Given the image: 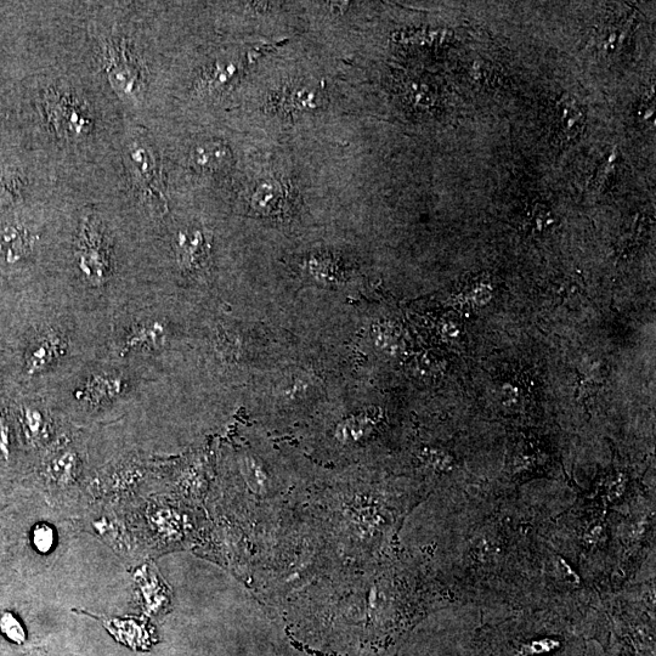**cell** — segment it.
Returning a JSON list of instances; mask_svg holds the SVG:
<instances>
[{"instance_id":"1","label":"cell","mask_w":656,"mask_h":656,"mask_svg":"<svg viewBox=\"0 0 656 656\" xmlns=\"http://www.w3.org/2000/svg\"><path fill=\"white\" fill-rule=\"evenodd\" d=\"M79 248V268L86 280L93 286L104 285L109 273V263L93 229H84V240Z\"/></svg>"},{"instance_id":"2","label":"cell","mask_w":656,"mask_h":656,"mask_svg":"<svg viewBox=\"0 0 656 656\" xmlns=\"http://www.w3.org/2000/svg\"><path fill=\"white\" fill-rule=\"evenodd\" d=\"M124 389L122 377L115 375H99L90 378L84 386L77 390L76 397L90 404L120 397Z\"/></svg>"},{"instance_id":"3","label":"cell","mask_w":656,"mask_h":656,"mask_svg":"<svg viewBox=\"0 0 656 656\" xmlns=\"http://www.w3.org/2000/svg\"><path fill=\"white\" fill-rule=\"evenodd\" d=\"M64 343L56 335L44 336L35 343L27 354L26 372L27 375H36L42 372L53 363L62 353H64Z\"/></svg>"},{"instance_id":"4","label":"cell","mask_w":656,"mask_h":656,"mask_svg":"<svg viewBox=\"0 0 656 656\" xmlns=\"http://www.w3.org/2000/svg\"><path fill=\"white\" fill-rule=\"evenodd\" d=\"M30 240L24 231L8 228L0 233V270L15 267L26 257Z\"/></svg>"},{"instance_id":"5","label":"cell","mask_w":656,"mask_h":656,"mask_svg":"<svg viewBox=\"0 0 656 656\" xmlns=\"http://www.w3.org/2000/svg\"><path fill=\"white\" fill-rule=\"evenodd\" d=\"M554 120V129L565 139H575L584 129V111L574 99L565 98L559 101Z\"/></svg>"},{"instance_id":"6","label":"cell","mask_w":656,"mask_h":656,"mask_svg":"<svg viewBox=\"0 0 656 656\" xmlns=\"http://www.w3.org/2000/svg\"><path fill=\"white\" fill-rule=\"evenodd\" d=\"M166 342V327L160 321L147 322L130 333L124 341L121 355L137 349L158 348Z\"/></svg>"},{"instance_id":"7","label":"cell","mask_w":656,"mask_h":656,"mask_svg":"<svg viewBox=\"0 0 656 656\" xmlns=\"http://www.w3.org/2000/svg\"><path fill=\"white\" fill-rule=\"evenodd\" d=\"M192 161L202 171H218L229 163L230 152L223 144H206L195 149Z\"/></svg>"},{"instance_id":"8","label":"cell","mask_w":656,"mask_h":656,"mask_svg":"<svg viewBox=\"0 0 656 656\" xmlns=\"http://www.w3.org/2000/svg\"><path fill=\"white\" fill-rule=\"evenodd\" d=\"M203 247V236L199 231L192 235L179 234L178 260L180 267L191 269L199 260Z\"/></svg>"},{"instance_id":"9","label":"cell","mask_w":656,"mask_h":656,"mask_svg":"<svg viewBox=\"0 0 656 656\" xmlns=\"http://www.w3.org/2000/svg\"><path fill=\"white\" fill-rule=\"evenodd\" d=\"M77 457L73 452H64L49 465V473L58 482L66 483L75 477Z\"/></svg>"},{"instance_id":"10","label":"cell","mask_w":656,"mask_h":656,"mask_svg":"<svg viewBox=\"0 0 656 656\" xmlns=\"http://www.w3.org/2000/svg\"><path fill=\"white\" fill-rule=\"evenodd\" d=\"M0 632L11 642L22 644L26 641L24 626L21 625L20 620L11 612L0 614Z\"/></svg>"},{"instance_id":"11","label":"cell","mask_w":656,"mask_h":656,"mask_svg":"<svg viewBox=\"0 0 656 656\" xmlns=\"http://www.w3.org/2000/svg\"><path fill=\"white\" fill-rule=\"evenodd\" d=\"M31 542L37 552L48 554L55 545L54 529L48 524H37L32 529Z\"/></svg>"},{"instance_id":"12","label":"cell","mask_w":656,"mask_h":656,"mask_svg":"<svg viewBox=\"0 0 656 656\" xmlns=\"http://www.w3.org/2000/svg\"><path fill=\"white\" fill-rule=\"evenodd\" d=\"M22 423H24L27 437L32 440L42 438L45 433V420L41 411L26 407L22 411Z\"/></svg>"},{"instance_id":"13","label":"cell","mask_w":656,"mask_h":656,"mask_svg":"<svg viewBox=\"0 0 656 656\" xmlns=\"http://www.w3.org/2000/svg\"><path fill=\"white\" fill-rule=\"evenodd\" d=\"M0 455L3 456L5 461L10 458V431L7 421L2 414H0Z\"/></svg>"},{"instance_id":"14","label":"cell","mask_w":656,"mask_h":656,"mask_svg":"<svg viewBox=\"0 0 656 656\" xmlns=\"http://www.w3.org/2000/svg\"><path fill=\"white\" fill-rule=\"evenodd\" d=\"M11 200V194L5 186L0 185V208L7 206Z\"/></svg>"}]
</instances>
